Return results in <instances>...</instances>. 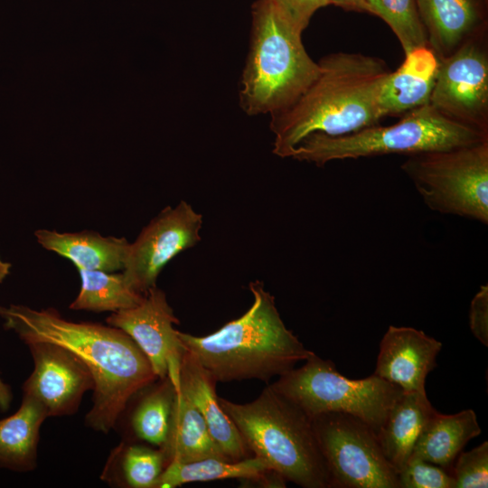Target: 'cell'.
Here are the masks:
<instances>
[{
    "instance_id": "obj_20",
    "label": "cell",
    "mask_w": 488,
    "mask_h": 488,
    "mask_svg": "<svg viewBox=\"0 0 488 488\" xmlns=\"http://www.w3.org/2000/svg\"><path fill=\"white\" fill-rule=\"evenodd\" d=\"M481 428L473 409L445 415L435 410L424 425L411 455L452 474L457 455Z\"/></svg>"
},
{
    "instance_id": "obj_24",
    "label": "cell",
    "mask_w": 488,
    "mask_h": 488,
    "mask_svg": "<svg viewBox=\"0 0 488 488\" xmlns=\"http://www.w3.org/2000/svg\"><path fill=\"white\" fill-rule=\"evenodd\" d=\"M166 465L159 447L122 443L112 451L101 478L118 486L154 488Z\"/></svg>"
},
{
    "instance_id": "obj_30",
    "label": "cell",
    "mask_w": 488,
    "mask_h": 488,
    "mask_svg": "<svg viewBox=\"0 0 488 488\" xmlns=\"http://www.w3.org/2000/svg\"><path fill=\"white\" fill-rule=\"evenodd\" d=\"M280 14L299 33L308 26L314 14L330 0H270Z\"/></svg>"
},
{
    "instance_id": "obj_9",
    "label": "cell",
    "mask_w": 488,
    "mask_h": 488,
    "mask_svg": "<svg viewBox=\"0 0 488 488\" xmlns=\"http://www.w3.org/2000/svg\"><path fill=\"white\" fill-rule=\"evenodd\" d=\"M311 420L331 487L399 488L398 473L368 424L341 412L319 414Z\"/></svg>"
},
{
    "instance_id": "obj_21",
    "label": "cell",
    "mask_w": 488,
    "mask_h": 488,
    "mask_svg": "<svg viewBox=\"0 0 488 488\" xmlns=\"http://www.w3.org/2000/svg\"><path fill=\"white\" fill-rule=\"evenodd\" d=\"M435 410L427 393L403 392L389 411L376 435L385 458L397 473L411 455L419 433Z\"/></svg>"
},
{
    "instance_id": "obj_8",
    "label": "cell",
    "mask_w": 488,
    "mask_h": 488,
    "mask_svg": "<svg viewBox=\"0 0 488 488\" xmlns=\"http://www.w3.org/2000/svg\"><path fill=\"white\" fill-rule=\"evenodd\" d=\"M401 169L432 211L488 222V140L408 155Z\"/></svg>"
},
{
    "instance_id": "obj_4",
    "label": "cell",
    "mask_w": 488,
    "mask_h": 488,
    "mask_svg": "<svg viewBox=\"0 0 488 488\" xmlns=\"http://www.w3.org/2000/svg\"><path fill=\"white\" fill-rule=\"evenodd\" d=\"M250 453L286 481L304 488L331 487L311 418L267 385L251 402L219 397Z\"/></svg>"
},
{
    "instance_id": "obj_16",
    "label": "cell",
    "mask_w": 488,
    "mask_h": 488,
    "mask_svg": "<svg viewBox=\"0 0 488 488\" xmlns=\"http://www.w3.org/2000/svg\"><path fill=\"white\" fill-rule=\"evenodd\" d=\"M438 67L439 59L429 46L405 54L401 65L389 71L381 85L379 108L382 117L403 116L429 104Z\"/></svg>"
},
{
    "instance_id": "obj_14",
    "label": "cell",
    "mask_w": 488,
    "mask_h": 488,
    "mask_svg": "<svg viewBox=\"0 0 488 488\" xmlns=\"http://www.w3.org/2000/svg\"><path fill=\"white\" fill-rule=\"evenodd\" d=\"M442 343L413 327L389 325L380 343L374 374L403 392L426 394L427 374L436 367Z\"/></svg>"
},
{
    "instance_id": "obj_17",
    "label": "cell",
    "mask_w": 488,
    "mask_h": 488,
    "mask_svg": "<svg viewBox=\"0 0 488 488\" xmlns=\"http://www.w3.org/2000/svg\"><path fill=\"white\" fill-rule=\"evenodd\" d=\"M428 46L438 59L455 52L484 29L475 0H416Z\"/></svg>"
},
{
    "instance_id": "obj_2",
    "label": "cell",
    "mask_w": 488,
    "mask_h": 488,
    "mask_svg": "<svg viewBox=\"0 0 488 488\" xmlns=\"http://www.w3.org/2000/svg\"><path fill=\"white\" fill-rule=\"evenodd\" d=\"M318 63L317 77L302 95L271 115L273 153L279 157H290L311 134L343 136L375 126L382 117L379 95L389 72L384 61L340 52L324 56Z\"/></svg>"
},
{
    "instance_id": "obj_13",
    "label": "cell",
    "mask_w": 488,
    "mask_h": 488,
    "mask_svg": "<svg viewBox=\"0 0 488 488\" xmlns=\"http://www.w3.org/2000/svg\"><path fill=\"white\" fill-rule=\"evenodd\" d=\"M27 346L33 371L23 384V396L34 399L47 418L76 412L83 395L94 389L86 365L70 350L55 343L37 342Z\"/></svg>"
},
{
    "instance_id": "obj_18",
    "label": "cell",
    "mask_w": 488,
    "mask_h": 488,
    "mask_svg": "<svg viewBox=\"0 0 488 488\" xmlns=\"http://www.w3.org/2000/svg\"><path fill=\"white\" fill-rule=\"evenodd\" d=\"M34 235L42 248L70 260L77 269L123 270L130 244L124 237H104L92 230L61 233L41 229Z\"/></svg>"
},
{
    "instance_id": "obj_23",
    "label": "cell",
    "mask_w": 488,
    "mask_h": 488,
    "mask_svg": "<svg viewBox=\"0 0 488 488\" xmlns=\"http://www.w3.org/2000/svg\"><path fill=\"white\" fill-rule=\"evenodd\" d=\"M47 416L33 399L23 396L18 410L0 420V466L17 472L36 466L40 429Z\"/></svg>"
},
{
    "instance_id": "obj_32",
    "label": "cell",
    "mask_w": 488,
    "mask_h": 488,
    "mask_svg": "<svg viewBox=\"0 0 488 488\" xmlns=\"http://www.w3.org/2000/svg\"><path fill=\"white\" fill-rule=\"evenodd\" d=\"M331 4L347 11L367 12L370 8L366 0H330Z\"/></svg>"
},
{
    "instance_id": "obj_29",
    "label": "cell",
    "mask_w": 488,
    "mask_h": 488,
    "mask_svg": "<svg viewBox=\"0 0 488 488\" xmlns=\"http://www.w3.org/2000/svg\"><path fill=\"white\" fill-rule=\"evenodd\" d=\"M455 488L488 486V442L467 452H461L452 468Z\"/></svg>"
},
{
    "instance_id": "obj_27",
    "label": "cell",
    "mask_w": 488,
    "mask_h": 488,
    "mask_svg": "<svg viewBox=\"0 0 488 488\" xmlns=\"http://www.w3.org/2000/svg\"><path fill=\"white\" fill-rule=\"evenodd\" d=\"M370 14L380 17L393 31L404 53L428 46L416 0H366Z\"/></svg>"
},
{
    "instance_id": "obj_26",
    "label": "cell",
    "mask_w": 488,
    "mask_h": 488,
    "mask_svg": "<svg viewBox=\"0 0 488 488\" xmlns=\"http://www.w3.org/2000/svg\"><path fill=\"white\" fill-rule=\"evenodd\" d=\"M131 415V428L142 441L161 447L167 437L176 389L168 377L147 387Z\"/></svg>"
},
{
    "instance_id": "obj_15",
    "label": "cell",
    "mask_w": 488,
    "mask_h": 488,
    "mask_svg": "<svg viewBox=\"0 0 488 488\" xmlns=\"http://www.w3.org/2000/svg\"><path fill=\"white\" fill-rule=\"evenodd\" d=\"M216 383L211 373L184 349L176 391L181 392L201 413L214 441L230 460L239 461L252 456L238 428L221 407Z\"/></svg>"
},
{
    "instance_id": "obj_33",
    "label": "cell",
    "mask_w": 488,
    "mask_h": 488,
    "mask_svg": "<svg viewBox=\"0 0 488 488\" xmlns=\"http://www.w3.org/2000/svg\"><path fill=\"white\" fill-rule=\"evenodd\" d=\"M12 400V392L8 385H6L0 378V409L6 410Z\"/></svg>"
},
{
    "instance_id": "obj_31",
    "label": "cell",
    "mask_w": 488,
    "mask_h": 488,
    "mask_svg": "<svg viewBox=\"0 0 488 488\" xmlns=\"http://www.w3.org/2000/svg\"><path fill=\"white\" fill-rule=\"evenodd\" d=\"M469 326L474 337L488 346V286H482L471 301Z\"/></svg>"
},
{
    "instance_id": "obj_12",
    "label": "cell",
    "mask_w": 488,
    "mask_h": 488,
    "mask_svg": "<svg viewBox=\"0 0 488 488\" xmlns=\"http://www.w3.org/2000/svg\"><path fill=\"white\" fill-rule=\"evenodd\" d=\"M106 321L129 335L146 356L158 379L168 377L178 390L184 347L174 327L179 320L163 290L153 286L139 304L112 313Z\"/></svg>"
},
{
    "instance_id": "obj_34",
    "label": "cell",
    "mask_w": 488,
    "mask_h": 488,
    "mask_svg": "<svg viewBox=\"0 0 488 488\" xmlns=\"http://www.w3.org/2000/svg\"><path fill=\"white\" fill-rule=\"evenodd\" d=\"M11 267V263L2 260L0 257V284L10 274Z\"/></svg>"
},
{
    "instance_id": "obj_3",
    "label": "cell",
    "mask_w": 488,
    "mask_h": 488,
    "mask_svg": "<svg viewBox=\"0 0 488 488\" xmlns=\"http://www.w3.org/2000/svg\"><path fill=\"white\" fill-rule=\"evenodd\" d=\"M249 290L253 304L249 310L216 332L195 336L178 331L184 349L217 382L249 379L268 382L313 353L286 328L263 283L251 282Z\"/></svg>"
},
{
    "instance_id": "obj_19",
    "label": "cell",
    "mask_w": 488,
    "mask_h": 488,
    "mask_svg": "<svg viewBox=\"0 0 488 488\" xmlns=\"http://www.w3.org/2000/svg\"><path fill=\"white\" fill-rule=\"evenodd\" d=\"M240 479L268 487H286V480L257 456L232 461L207 457L196 461L169 463L154 488H174L194 482Z\"/></svg>"
},
{
    "instance_id": "obj_28",
    "label": "cell",
    "mask_w": 488,
    "mask_h": 488,
    "mask_svg": "<svg viewBox=\"0 0 488 488\" xmlns=\"http://www.w3.org/2000/svg\"><path fill=\"white\" fill-rule=\"evenodd\" d=\"M398 476L399 488H455L451 473L413 455Z\"/></svg>"
},
{
    "instance_id": "obj_10",
    "label": "cell",
    "mask_w": 488,
    "mask_h": 488,
    "mask_svg": "<svg viewBox=\"0 0 488 488\" xmlns=\"http://www.w3.org/2000/svg\"><path fill=\"white\" fill-rule=\"evenodd\" d=\"M485 30L439 59L429 104L446 117L488 133V49Z\"/></svg>"
},
{
    "instance_id": "obj_6",
    "label": "cell",
    "mask_w": 488,
    "mask_h": 488,
    "mask_svg": "<svg viewBox=\"0 0 488 488\" xmlns=\"http://www.w3.org/2000/svg\"><path fill=\"white\" fill-rule=\"evenodd\" d=\"M485 140L487 132L454 121L427 104L404 114L389 126L375 125L339 136L311 134L296 145L290 157L321 166L334 160L391 154L408 156Z\"/></svg>"
},
{
    "instance_id": "obj_25",
    "label": "cell",
    "mask_w": 488,
    "mask_h": 488,
    "mask_svg": "<svg viewBox=\"0 0 488 488\" xmlns=\"http://www.w3.org/2000/svg\"><path fill=\"white\" fill-rule=\"evenodd\" d=\"M80 290L70 305L71 310L117 312L139 304L144 295L134 291L123 273L78 269Z\"/></svg>"
},
{
    "instance_id": "obj_1",
    "label": "cell",
    "mask_w": 488,
    "mask_h": 488,
    "mask_svg": "<svg viewBox=\"0 0 488 488\" xmlns=\"http://www.w3.org/2000/svg\"><path fill=\"white\" fill-rule=\"evenodd\" d=\"M4 326L27 345L46 342L73 352L94 380L93 405L85 421L102 433L117 424L130 399L158 379L144 352L122 330L97 323L72 322L54 308L0 306Z\"/></svg>"
},
{
    "instance_id": "obj_5",
    "label": "cell",
    "mask_w": 488,
    "mask_h": 488,
    "mask_svg": "<svg viewBox=\"0 0 488 488\" xmlns=\"http://www.w3.org/2000/svg\"><path fill=\"white\" fill-rule=\"evenodd\" d=\"M250 45L241 75L239 105L249 116L277 113L292 105L315 80L319 63L307 53L302 33L270 0L251 8Z\"/></svg>"
},
{
    "instance_id": "obj_11",
    "label": "cell",
    "mask_w": 488,
    "mask_h": 488,
    "mask_svg": "<svg viewBox=\"0 0 488 488\" xmlns=\"http://www.w3.org/2000/svg\"><path fill=\"white\" fill-rule=\"evenodd\" d=\"M202 226V214L184 201L162 210L129 244L122 272L128 286L141 295L156 286L164 266L200 241Z\"/></svg>"
},
{
    "instance_id": "obj_22",
    "label": "cell",
    "mask_w": 488,
    "mask_h": 488,
    "mask_svg": "<svg viewBox=\"0 0 488 488\" xmlns=\"http://www.w3.org/2000/svg\"><path fill=\"white\" fill-rule=\"evenodd\" d=\"M159 448L167 465L207 457L230 460L214 441L201 413L179 391H176L166 440Z\"/></svg>"
},
{
    "instance_id": "obj_7",
    "label": "cell",
    "mask_w": 488,
    "mask_h": 488,
    "mask_svg": "<svg viewBox=\"0 0 488 488\" xmlns=\"http://www.w3.org/2000/svg\"><path fill=\"white\" fill-rule=\"evenodd\" d=\"M305 364L293 368L269 386L300 408L310 418L341 412L364 421L375 432L403 390L374 373L351 380L339 373L334 363L312 353Z\"/></svg>"
}]
</instances>
